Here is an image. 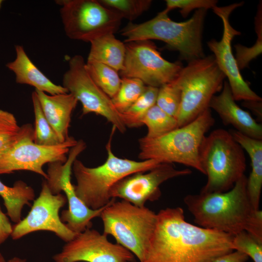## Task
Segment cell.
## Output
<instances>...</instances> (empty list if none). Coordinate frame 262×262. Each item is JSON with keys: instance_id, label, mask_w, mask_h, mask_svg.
I'll use <instances>...</instances> for the list:
<instances>
[{"instance_id": "obj_1", "label": "cell", "mask_w": 262, "mask_h": 262, "mask_svg": "<svg viewBox=\"0 0 262 262\" xmlns=\"http://www.w3.org/2000/svg\"><path fill=\"white\" fill-rule=\"evenodd\" d=\"M233 235L185 221L180 207L157 213L152 235L140 262H212L233 250Z\"/></svg>"}, {"instance_id": "obj_2", "label": "cell", "mask_w": 262, "mask_h": 262, "mask_svg": "<svg viewBox=\"0 0 262 262\" xmlns=\"http://www.w3.org/2000/svg\"><path fill=\"white\" fill-rule=\"evenodd\" d=\"M246 185L244 175L227 192L188 195L183 201L198 226L234 235L248 230L257 211L248 196Z\"/></svg>"}, {"instance_id": "obj_3", "label": "cell", "mask_w": 262, "mask_h": 262, "mask_svg": "<svg viewBox=\"0 0 262 262\" xmlns=\"http://www.w3.org/2000/svg\"><path fill=\"white\" fill-rule=\"evenodd\" d=\"M115 130L113 127L106 146L107 157L104 164L88 167L76 159L72 165L77 181V184L74 185L76 195L93 210L103 208L116 199L111 197L110 192L119 180L137 172L148 171L162 164L155 160L138 162L115 155L112 149V140Z\"/></svg>"}, {"instance_id": "obj_4", "label": "cell", "mask_w": 262, "mask_h": 262, "mask_svg": "<svg viewBox=\"0 0 262 262\" xmlns=\"http://www.w3.org/2000/svg\"><path fill=\"white\" fill-rule=\"evenodd\" d=\"M207 10H196L189 19L177 22L164 9L144 22H129L119 33L125 37L126 43L152 39L163 41L188 63L204 57L202 34Z\"/></svg>"}, {"instance_id": "obj_5", "label": "cell", "mask_w": 262, "mask_h": 262, "mask_svg": "<svg viewBox=\"0 0 262 262\" xmlns=\"http://www.w3.org/2000/svg\"><path fill=\"white\" fill-rule=\"evenodd\" d=\"M208 108L186 125L161 136L139 139V158L155 160L161 163H179L204 174L199 159V150L206 133L214 125Z\"/></svg>"}, {"instance_id": "obj_6", "label": "cell", "mask_w": 262, "mask_h": 262, "mask_svg": "<svg viewBox=\"0 0 262 262\" xmlns=\"http://www.w3.org/2000/svg\"><path fill=\"white\" fill-rule=\"evenodd\" d=\"M201 165L207 181L200 193L230 190L246 169L244 150L229 131L218 129L205 136L199 150Z\"/></svg>"}, {"instance_id": "obj_7", "label": "cell", "mask_w": 262, "mask_h": 262, "mask_svg": "<svg viewBox=\"0 0 262 262\" xmlns=\"http://www.w3.org/2000/svg\"><path fill=\"white\" fill-rule=\"evenodd\" d=\"M225 78L213 55L189 62L182 67L174 80L181 94L176 117L178 127L190 123L209 108L212 98L222 90Z\"/></svg>"}, {"instance_id": "obj_8", "label": "cell", "mask_w": 262, "mask_h": 262, "mask_svg": "<svg viewBox=\"0 0 262 262\" xmlns=\"http://www.w3.org/2000/svg\"><path fill=\"white\" fill-rule=\"evenodd\" d=\"M99 217L103 223V233L112 235L116 243L140 261L155 229L157 213L145 206L115 200L104 209Z\"/></svg>"}, {"instance_id": "obj_9", "label": "cell", "mask_w": 262, "mask_h": 262, "mask_svg": "<svg viewBox=\"0 0 262 262\" xmlns=\"http://www.w3.org/2000/svg\"><path fill=\"white\" fill-rule=\"evenodd\" d=\"M60 13L66 36L90 42L103 35L117 32L122 17L97 0H59Z\"/></svg>"}, {"instance_id": "obj_10", "label": "cell", "mask_w": 262, "mask_h": 262, "mask_svg": "<svg viewBox=\"0 0 262 262\" xmlns=\"http://www.w3.org/2000/svg\"><path fill=\"white\" fill-rule=\"evenodd\" d=\"M85 147V142L80 140L70 149L66 162L49 164L46 180L53 194H60L62 191L65 193L68 208L62 212L61 220L70 230L76 233L91 228V220L100 217L102 211L110 204L103 208L93 210L86 206L76 195L74 185L71 181L72 165L77 156ZM115 200V199L112 201Z\"/></svg>"}, {"instance_id": "obj_11", "label": "cell", "mask_w": 262, "mask_h": 262, "mask_svg": "<svg viewBox=\"0 0 262 262\" xmlns=\"http://www.w3.org/2000/svg\"><path fill=\"white\" fill-rule=\"evenodd\" d=\"M86 62L81 55L72 56L63 77V86L82 105V115L93 113L105 117L116 129L124 133L126 127L111 98L93 81Z\"/></svg>"}, {"instance_id": "obj_12", "label": "cell", "mask_w": 262, "mask_h": 262, "mask_svg": "<svg viewBox=\"0 0 262 262\" xmlns=\"http://www.w3.org/2000/svg\"><path fill=\"white\" fill-rule=\"evenodd\" d=\"M122 77L136 78L146 86L159 88L177 78L182 68L179 62L164 59L151 40L127 42Z\"/></svg>"}, {"instance_id": "obj_13", "label": "cell", "mask_w": 262, "mask_h": 262, "mask_svg": "<svg viewBox=\"0 0 262 262\" xmlns=\"http://www.w3.org/2000/svg\"><path fill=\"white\" fill-rule=\"evenodd\" d=\"M77 142L73 137L69 136L57 145L45 146L35 143L33 134L26 136L0 155V175L27 170L37 173L46 180L47 174L43 169V165L66 162L67 154Z\"/></svg>"}, {"instance_id": "obj_14", "label": "cell", "mask_w": 262, "mask_h": 262, "mask_svg": "<svg viewBox=\"0 0 262 262\" xmlns=\"http://www.w3.org/2000/svg\"><path fill=\"white\" fill-rule=\"evenodd\" d=\"M243 4V2H241L222 7L216 6L212 8L214 14L222 21L223 32L219 41L213 39L209 41L207 45L213 53L219 69L228 79L234 100L262 101V98L250 88L243 78L232 51L231 41L234 36L240 35L241 33L231 26L229 16L234 9Z\"/></svg>"}, {"instance_id": "obj_15", "label": "cell", "mask_w": 262, "mask_h": 262, "mask_svg": "<svg viewBox=\"0 0 262 262\" xmlns=\"http://www.w3.org/2000/svg\"><path fill=\"white\" fill-rule=\"evenodd\" d=\"M66 202V196L61 193L53 194L45 180L27 215L13 226L12 238L17 240L31 232L47 230L54 232L66 243L71 241L77 233L70 230L59 215L60 209Z\"/></svg>"}, {"instance_id": "obj_16", "label": "cell", "mask_w": 262, "mask_h": 262, "mask_svg": "<svg viewBox=\"0 0 262 262\" xmlns=\"http://www.w3.org/2000/svg\"><path fill=\"white\" fill-rule=\"evenodd\" d=\"M107 236L87 229L66 242L53 259L55 262H136L133 254L120 245L110 242Z\"/></svg>"}, {"instance_id": "obj_17", "label": "cell", "mask_w": 262, "mask_h": 262, "mask_svg": "<svg viewBox=\"0 0 262 262\" xmlns=\"http://www.w3.org/2000/svg\"><path fill=\"white\" fill-rule=\"evenodd\" d=\"M191 173L189 169H177L172 164L162 163L148 171L137 172L122 179L113 187L110 196L143 207L147 201H154L160 198L162 183Z\"/></svg>"}, {"instance_id": "obj_18", "label": "cell", "mask_w": 262, "mask_h": 262, "mask_svg": "<svg viewBox=\"0 0 262 262\" xmlns=\"http://www.w3.org/2000/svg\"><path fill=\"white\" fill-rule=\"evenodd\" d=\"M209 108L215 111L225 125H232L246 136L262 140V125L236 103L228 81H224L221 93L212 98Z\"/></svg>"}, {"instance_id": "obj_19", "label": "cell", "mask_w": 262, "mask_h": 262, "mask_svg": "<svg viewBox=\"0 0 262 262\" xmlns=\"http://www.w3.org/2000/svg\"><path fill=\"white\" fill-rule=\"evenodd\" d=\"M42 112L61 142L69 136L71 114L78 101L69 93L54 95L35 90Z\"/></svg>"}, {"instance_id": "obj_20", "label": "cell", "mask_w": 262, "mask_h": 262, "mask_svg": "<svg viewBox=\"0 0 262 262\" xmlns=\"http://www.w3.org/2000/svg\"><path fill=\"white\" fill-rule=\"evenodd\" d=\"M16 58L6 64V67L16 76V83L34 87L35 90L54 95L68 93L63 86L52 82L32 62L23 46H15Z\"/></svg>"}, {"instance_id": "obj_21", "label": "cell", "mask_w": 262, "mask_h": 262, "mask_svg": "<svg viewBox=\"0 0 262 262\" xmlns=\"http://www.w3.org/2000/svg\"><path fill=\"white\" fill-rule=\"evenodd\" d=\"M229 131L250 157L251 171L247 178L246 190L253 207L259 210L262 187V140L251 138L235 130Z\"/></svg>"}, {"instance_id": "obj_22", "label": "cell", "mask_w": 262, "mask_h": 262, "mask_svg": "<svg viewBox=\"0 0 262 262\" xmlns=\"http://www.w3.org/2000/svg\"><path fill=\"white\" fill-rule=\"evenodd\" d=\"M90 43L91 47L87 60L104 64L118 72L124 69L126 45L116 38L114 34L103 35Z\"/></svg>"}, {"instance_id": "obj_23", "label": "cell", "mask_w": 262, "mask_h": 262, "mask_svg": "<svg viewBox=\"0 0 262 262\" xmlns=\"http://www.w3.org/2000/svg\"><path fill=\"white\" fill-rule=\"evenodd\" d=\"M0 196L3 198L7 214L16 223L21 219V212L24 205H31L35 194L32 187L22 180L16 181L13 186L9 187L0 180Z\"/></svg>"}, {"instance_id": "obj_24", "label": "cell", "mask_w": 262, "mask_h": 262, "mask_svg": "<svg viewBox=\"0 0 262 262\" xmlns=\"http://www.w3.org/2000/svg\"><path fill=\"white\" fill-rule=\"evenodd\" d=\"M33 133V128L30 124L20 126L13 114L0 109V155L25 136Z\"/></svg>"}, {"instance_id": "obj_25", "label": "cell", "mask_w": 262, "mask_h": 262, "mask_svg": "<svg viewBox=\"0 0 262 262\" xmlns=\"http://www.w3.org/2000/svg\"><path fill=\"white\" fill-rule=\"evenodd\" d=\"M85 67L95 83L111 98L117 93L121 79L118 72L111 67L94 61L87 60Z\"/></svg>"}, {"instance_id": "obj_26", "label": "cell", "mask_w": 262, "mask_h": 262, "mask_svg": "<svg viewBox=\"0 0 262 262\" xmlns=\"http://www.w3.org/2000/svg\"><path fill=\"white\" fill-rule=\"evenodd\" d=\"M159 88L147 86L145 90L125 112L120 114L125 126L129 128L142 126L141 120L148 110L156 104Z\"/></svg>"}, {"instance_id": "obj_27", "label": "cell", "mask_w": 262, "mask_h": 262, "mask_svg": "<svg viewBox=\"0 0 262 262\" xmlns=\"http://www.w3.org/2000/svg\"><path fill=\"white\" fill-rule=\"evenodd\" d=\"M141 124L147 127V132L145 137L148 138L161 136L179 128L176 118L167 114L156 104L147 112Z\"/></svg>"}, {"instance_id": "obj_28", "label": "cell", "mask_w": 262, "mask_h": 262, "mask_svg": "<svg viewBox=\"0 0 262 262\" xmlns=\"http://www.w3.org/2000/svg\"><path fill=\"white\" fill-rule=\"evenodd\" d=\"M146 87L138 79L122 77L117 93L111 98L115 109L120 114L125 112L143 94Z\"/></svg>"}, {"instance_id": "obj_29", "label": "cell", "mask_w": 262, "mask_h": 262, "mask_svg": "<svg viewBox=\"0 0 262 262\" xmlns=\"http://www.w3.org/2000/svg\"><path fill=\"white\" fill-rule=\"evenodd\" d=\"M32 99L35 116L33 142L45 146H53L63 143L45 116L35 91L32 93Z\"/></svg>"}, {"instance_id": "obj_30", "label": "cell", "mask_w": 262, "mask_h": 262, "mask_svg": "<svg viewBox=\"0 0 262 262\" xmlns=\"http://www.w3.org/2000/svg\"><path fill=\"white\" fill-rule=\"evenodd\" d=\"M106 7L117 13L122 18L132 21L147 11L150 0H99Z\"/></svg>"}, {"instance_id": "obj_31", "label": "cell", "mask_w": 262, "mask_h": 262, "mask_svg": "<svg viewBox=\"0 0 262 262\" xmlns=\"http://www.w3.org/2000/svg\"><path fill=\"white\" fill-rule=\"evenodd\" d=\"M262 6H259L257 16L255 17V30L257 34V39L255 44L251 47H246L240 44L234 46L236 54L235 60L239 70L247 67L249 63L253 59L262 53Z\"/></svg>"}, {"instance_id": "obj_32", "label": "cell", "mask_w": 262, "mask_h": 262, "mask_svg": "<svg viewBox=\"0 0 262 262\" xmlns=\"http://www.w3.org/2000/svg\"><path fill=\"white\" fill-rule=\"evenodd\" d=\"M181 98V91L174 80L159 88L156 104L167 114L176 118Z\"/></svg>"}, {"instance_id": "obj_33", "label": "cell", "mask_w": 262, "mask_h": 262, "mask_svg": "<svg viewBox=\"0 0 262 262\" xmlns=\"http://www.w3.org/2000/svg\"><path fill=\"white\" fill-rule=\"evenodd\" d=\"M232 245L234 250L243 252L254 262H262V242L246 231L233 235Z\"/></svg>"}, {"instance_id": "obj_34", "label": "cell", "mask_w": 262, "mask_h": 262, "mask_svg": "<svg viewBox=\"0 0 262 262\" xmlns=\"http://www.w3.org/2000/svg\"><path fill=\"white\" fill-rule=\"evenodd\" d=\"M166 11L179 9L181 16L185 17L193 10L204 9L208 10L217 6L216 0H166Z\"/></svg>"}, {"instance_id": "obj_35", "label": "cell", "mask_w": 262, "mask_h": 262, "mask_svg": "<svg viewBox=\"0 0 262 262\" xmlns=\"http://www.w3.org/2000/svg\"><path fill=\"white\" fill-rule=\"evenodd\" d=\"M13 226L0 207V245L3 243L11 236Z\"/></svg>"}, {"instance_id": "obj_36", "label": "cell", "mask_w": 262, "mask_h": 262, "mask_svg": "<svg viewBox=\"0 0 262 262\" xmlns=\"http://www.w3.org/2000/svg\"><path fill=\"white\" fill-rule=\"evenodd\" d=\"M248 258L243 252L233 250L217 257L212 262H246Z\"/></svg>"}, {"instance_id": "obj_37", "label": "cell", "mask_w": 262, "mask_h": 262, "mask_svg": "<svg viewBox=\"0 0 262 262\" xmlns=\"http://www.w3.org/2000/svg\"><path fill=\"white\" fill-rule=\"evenodd\" d=\"M244 106L248 108L257 116L259 121H262V101H244L243 103Z\"/></svg>"}, {"instance_id": "obj_38", "label": "cell", "mask_w": 262, "mask_h": 262, "mask_svg": "<svg viewBox=\"0 0 262 262\" xmlns=\"http://www.w3.org/2000/svg\"><path fill=\"white\" fill-rule=\"evenodd\" d=\"M7 262H26V260L18 257H14L8 261Z\"/></svg>"}, {"instance_id": "obj_39", "label": "cell", "mask_w": 262, "mask_h": 262, "mask_svg": "<svg viewBox=\"0 0 262 262\" xmlns=\"http://www.w3.org/2000/svg\"><path fill=\"white\" fill-rule=\"evenodd\" d=\"M0 262H7L4 259L2 255L0 253Z\"/></svg>"}, {"instance_id": "obj_40", "label": "cell", "mask_w": 262, "mask_h": 262, "mask_svg": "<svg viewBox=\"0 0 262 262\" xmlns=\"http://www.w3.org/2000/svg\"><path fill=\"white\" fill-rule=\"evenodd\" d=\"M2 3H3V0H0V9L1 8V7Z\"/></svg>"}]
</instances>
